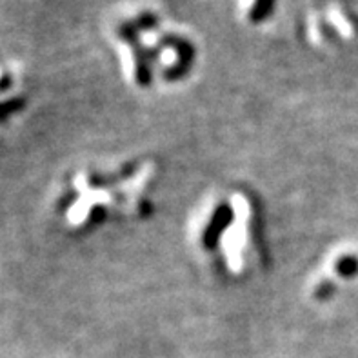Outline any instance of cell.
Instances as JSON below:
<instances>
[{
	"mask_svg": "<svg viewBox=\"0 0 358 358\" xmlns=\"http://www.w3.org/2000/svg\"><path fill=\"white\" fill-rule=\"evenodd\" d=\"M235 4L242 18L251 24L266 20L275 9V0H235Z\"/></svg>",
	"mask_w": 358,
	"mask_h": 358,
	"instance_id": "obj_1",
	"label": "cell"
}]
</instances>
